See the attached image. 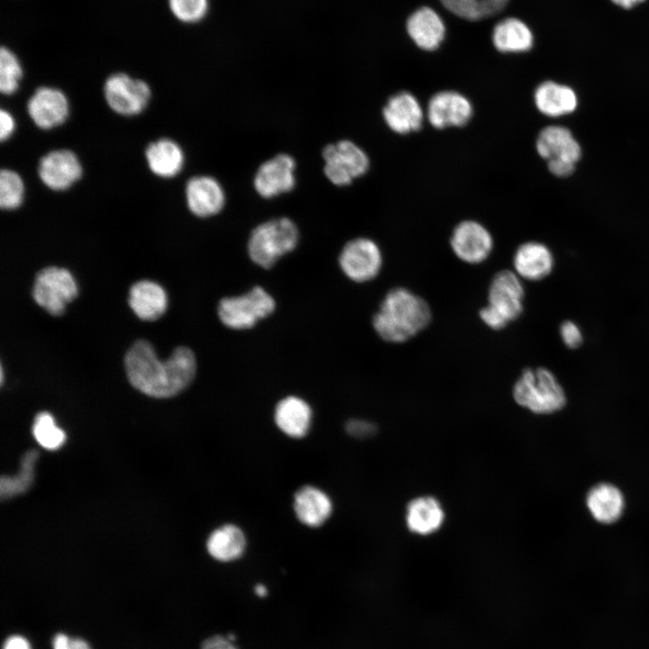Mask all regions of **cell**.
I'll return each instance as SVG.
<instances>
[{"label":"cell","mask_w":649,"mask_h":649,"mask_svg":"<svg viewBox=\"0 0 649 649\" xmlns=\"http://www.w3.org/2000/svg\"><path fill=\"white\" fill-rule=\"evenodd\" d=\"M82 166L77 155L69 150H55L41 158L38 176L50 189L63 191L69 188L82 176Z\"/></svg>","instance_id":"obj_14"},{"label":"cell","mask_w":649,"mask_h":649,"mask_svg":"<svg viewBox=\"0 0 649 649\" xmlns=\"http://www.w3.org/2000/svg\"><path fill=\"white\" fill-rule=\"evenodd\" d=\"M472 114L471 101L453 90L435 93L429 99L426 108L427 120L436 129L462 127L469 123Z\"/></svg>","instance_id":"obj_13"},{"label":"cell","mask_w":649,"mask_h":649,"mask_svg":"<svg viewBox=\"0 0 649 649\" xmlns=\"http://www.w3.org/2000/svg\"><path fill=\"white\" fill-rule=\"evenodd\" d=\"M15 129V121L14 116L5 109L0 111V139L2 142L7 141L14 133Z\"/></svg>","instance_id":"obj_39"},{"label":"cell","mask_w":649,"mask_h":649,"mask_svg":"<svg viewBox=\"0 0 649 649\" xmlns=\"http://www.w3.org/2000/svg\"><path fill=\"white\" fill-rule=\"evenodd\" d=\"M382 115L391 131L398 134H407L420 130L425 114L419 101L412 93L401 91L388 98L382 109Z\"/></svg>","instance_id":"obj_17"},{"label":"cell","mask_w":649,"mask_h":649,"mask_svg":"<svg viewBox=\"0 0 649 649\" xmlns=\"http://www.w3.org/2000/svg\"><path fill=\"white\" fill-rule=\"evenodd\" d=\"M124 365L130 383L154 398L178 394L191 383L197 370L196 357L189 348L179 346L166 361H160L145 340L137 341L129 349Z\"/></svg>","instance_id":"obj_1"},{"label":"cell","mask_w":649,"mask_h":649,"mask_svg":"<svg viewBox=\"0 0 649 649\" xmlns=\"http://www.w3.org/2000/svg\"><path fill=\"white\" fill-rule=\"evenodd\" d=\"M78 296V286L71 273L62 268L48 267L35 278L32 297L52 315H60L65 306Z\"/></svg>","instance_id":"obj_9"},{"label":"cell","mask_w":649,"mask_h":649,"mask_svg":"<svg viewBox=\"0 0 649 649\" xmlns=\"http://www.w3.org/2000/svg\"><path fill=\"white\" fill-rule=\"evenodd\" d=\"M254 591H255L256 595L259 596L260 598L265 597L268 593L267 588L262 584L256 585L254 588Z\"/></svg>","instance_id":"obj_43"},{"label":"cell","mask_w":649,"mask_h":649,"mask_svg":"<svg viewBox=\"0 0 649 649\" xmlns=\"http://www.w3.org/2000/svg\"><path fill=\"white\" fill-rule=\"evenodd\" d=\"M167 295L157 283L141 280L134 283L129 292V306L135 315L144 321L160 318L167 309Z\"/></svg>","instance_id":"obj_25"},{"label":"cell","mask_w":649,"mask_h":649,"mask_svg":"<svg viewBox=\"0 0 649 649\" xmlns=\"http://www.w3.org/2000/svg\"><path fill=\"white\" fill-rule=\"evenodd\" d=\"M298 242V230L293 221L280 217L256 226L248 240L251 260L263 269H270L282 256L292 251Z\"/></svg>","instance_id":"obj_5"},{"label":"cell","mask_w":649,"mask_h":649,"mask_svg":"<svg viewBox=\"0 0 649 649\" xmlns=\"http://www.w3.org/2000/svg\"><path fill=\"white\" fill-rule=\"evenodd\" d=\"M410 38L422 50H434L444 38L445 27L433 9L424 6L415 11L407 21Z\"/></svg>","instance_id":"obj_23"},{"label":"cell","mask_w":649,"mask_h":649,"mask_svg":"<svg viewBox=\"0 0 649 649\" xmlns=\"http://www.w3.org/2000/svg\"><path fill=\"white\" fill-rule=\"evenodd\" d=\"M493 245V237L489 231L474 220L459 223L450 237V246L453 253L469 264H479L486 261Z\"/></svg>","instance_id":"obj_12"},{"label":"cell","mask_w":649,"mask_h":649,"mask_svg":"<svg viewBox=\"0 0 649 649\" xmlns=\"http://www.w3.org/2000/svg\"><path fill=\"white\" fill-rule=\"evenodd\" d=\"M611 1L621 7L630 8L636 4L643 2L644 0H611Z\"/></svg>","instance_id":"obj_42"},{"label":"cell","mask_w":649,"mask_h":649,"mask_svg":"<svg viewBox=\"0 0 649 649\" xmlns=\"http://www.w3.org/2000/svg\"><path fill=\"white\" fill-rule=\"evenodd\" d=\"M383 263L382 253L371 239L358 237L349 241L339 255V265L351 280L358 283L375 279Z\"/></svg>","instance_id":"obj_11"},{"label":"cell","mask_w":649,"mask_h":649,"mask_svg":"<svg viewBox=\"0 0 649 649\" xmlns=\"http://www.w3.org/2000/svg\"><path fill=\"white\" fill-rule=\"evenodd\" d=\"M275 307L276 302L271 295L263 288L256 286L245 294L222 298L217 314L224 325L234 330H244L271 315Z\"/></svg>","instance_id":"obj_6"},{"label":"cell","mask_w":649,"mask_h":649,"mask_svg":"<svg viewBox=\"0 0 649 649\" xmlns=\"http://www.w3.org/2000/svg\"><path fill=\"white\" fill-rule=\"evenodd\" d=\"M24 196V185L14 170L3 169L0 173V206L5 210L18 208Z\"/></svg>","instance_id":"obj_34"},{"label":"cell","mask_w":649,"mask_h":649,"mask_svg":"<svg viewBox=\"0 0 649 649\" xmlns=\"http://www.w3.org/2000/svg\"><path fill=\"white\" fill-rule=\"evenodd\" d=\"M536 108L544 115L557 117L573 112L578 105L576 93L570 87L544 81L535 90Z\"/></svg>","instance_id":"obj_26"},{"label":"cell","mask_w":649,"mask_h":649,"mask_svg":"<svg viewBox=\"0 0 649 649\" xmlns=\"http://www.w3.org/2000/svg\"><path fill=\"white\" fill-rule=\"evenodd\" d=\"M103 90L109 107L124 116L141 114L151 96V87L144 80L133 78L123 72L110 75L104 83Z\"/></svg>","instance_id":"obj_10"},{"label":"cell","mask_w":649,"mask_h":649,"mask_svg":"<svg viewBox=\"0 0 649 649\" xmlns=\"http://www.w3.org/2000/svg\"><path fill=\"white\" fill-rule=\"evenodd\" d=\"M23 69L18 57L8 47L0 50V90L4 95H12L19 87Z\"/></svg>","instance_id":"obj_33"},{"label":"cell","mask_w":649,"mask_h":649,"mask_svg":"<svg viewBox=\"0 0 649 649\" xmlns=\"http://www.w3.org/2000/svg\"><path fill=\"white\" fill-rule=\"evenodd\" d=\"M512 395L517 405L538 415L557 412L566 404L562 386L544 367L524 369L513 385Z\"/></svg>","instance_id":"obj_4"},{"label":"cell","mask_w":649,"mask_h":649,"mask_svg":"<svg viewBox=\"0 0 649 649\" xmlns=\"http://www.w3.org/2000/svg\"><path fill=\"white\" fill-rule=\"evenodd\" d=\"M293 507L297 519L310 527L322 526L333 511L330 498L320 489L310 485L297 491Z\"/></svg>","instance_id":"obj_22"},{"label":"cell","mask_w":649,"mask_h":649,"mask_svg":"<svg viewBox=\"0 0 649 649\" xmlns=\"http://www.w3.org/2000/svg\"><path fill=\"white\" fill-rule=\"evenodd\" d=\"M168 5L174 17L185 23L201 21L209 7L208 0H168Z\"/></svg>","instance_id":"obj_35"},{"label":"cell","mask_w":649,"mask_h":649,"mask_svg":"<svg viewBox=\"0 0 649 649\" xmlns=\"http://www.w3.org/2000/svg\"><path fill=\"white\" fill-rule=\"evenodd\" d=\"M441 2L452 14L471 21L492 16L505 8L502 0H441Z\"/></svg>","instance_id":"obj_30"},{"label":"cell","mask_w":649,"mask_h":649,"mask_svg":"<svg viewBox=\"0 0 649 649\" xmlns=\"http://www.w3.org/2000/svg\"><path fill=\"white\" fill-rule=\"evenodd\" d=\"M185 196L188 209L198 217L217 215L225 202L221 184L210 176H196L188 179Z\"/></svg>","instance_id":"obj_18"},{"label":"cell","mask_w":649,"mask_h":649,"mask_svg":"<svg viewBox=\"0 0 649 649\" xmlns=\"http://www.w3.org/2000/svg\"><path fill=\"white\" fill-rule=\"evenodd\" d=\"M246 538L243 532L232 524L224 525L211 533L206 542L209 554L219 562H232L244 553Z\"/></svg>","instance_id":"obj_28"},{"label":"cell","mask_w":649,"mask_h":649,"mask_svg":"<svg viewBox=\"0 0 649 649\" xmlns=\"http://www.w3.org/2000/svg\"><path fill=\"white\" fill-rule=\"evenodd\" d=\"M53 649H90V647L80 638H69L64 634H58L53 639Z\"/></svg>","instance_id":"obj_38"},{"label":"cell","mask_w":649,"mask_h":649,"mask_svg":"<svg viewBox=\"0 0 649 649\" xmlns=\"http://www.w3.org/2000/svg\"><path fill=\"white\" fill-rule=\"evenodd\" d=\"M346 433L356 439H367L377 433V426L365 419H350L345 424Z\"/></svg>","instance_id":"obj_36"},{"label":"cell","mask_w":649,"mask_h":649,"mask_svg":"<svg viewBox=\"0 0 649 649\" xmlns=\"http://www.w3.org/2000/svg\"><path fill=\"white\" fill-rule=\"evenodd\" d=\"M145 158L150 170L163 178H170L178 175L185 161L181 147L169 138H161L151 142L145 149Z\"/></svg>","instance_id":"obj_24"},{"label":"cell","mask_w":649,"mask_h":649,"mask_svg":"<svg viewBox=\"0 0 649 649\" xmlns=\"http://www.w3.org/2000/svg\"><path fill=\"white\" fill-rule=\"evenodd\" d=\"M492 41L496 49L501 52H522L532 48L534 38L525 23L511 17L496 24Z\"/></svg>","instance_id":"obj_29"},{"label":"cell","mask_w":649,"mask_h":649,"mask_svg":"<svg viewBox=\"0 0 649 649\" xmlns=\"http://www.w3.org/2000/svg\"><path fill=\"white\" fill-rule=\"evenodd\" d=\"M201 649H238L232 640L222 635H215L204 641Z\"/></svg>","instance_id":"obj_40"},{"label":"cell","mask_w":649,"mask_h":649,"mask_svg":"<svg viewBox=\"0 0 649 649\" xmlns=\"http://www.w3.org/2000/svg\"><path fill=\"white\" fill-rule=\"evenodd\" d=\"M535 148L547 161L549 170L555 176L571 174L580 160L581 150L571 131L565 127L550 125L539 133Z\"/></svg>","instance_id":"obj_7"},{"label":"cell","mask_w":649,"mask_h":649,"mask_svg":"<svg viewBox=\"0 0 649 649\" xmlns=\"http://www.w3.org/2000/svg\"><path fill=\"white\" fill-rule=\"evenodd\" d=\"M560 335L565 344L570 349L578 348L583 341L581 330L574 322L566 320L560 325Z\"/></svg>","instance_id":"obj_37"},{"label":"cell","mask_w":649,"mask_h":649,"mask_svg":"<svg viewBox=\"0 0 649 649\" xmlns=\"http://www.w3.org/2000/svg\"><path fill=\"white\" fill-rule=\"evenodd\" d=\"M274 420L281 432L292 438L304 437L310 429L312 409L297 396H288L276 406Z\"/></svg>","instance_id":"obj_21"},{"label":"cell","mask_w":649,"mask_h":649,"mask_svg":"<svg viewBox=\"0 0 649 649\" xmlns=\"http://www.w3.org/2000/svg\"><path fill=\"white\" fill-rule=\"evenodd\" d=\"M515 272L529 281H539L552 272L554 259L550 249L538 242L520 244L513 256Z\"/></svg>","instance_id":"obj_19"},{"label":"cell","mask_w":649,"mask_h":649,"mask_svg":"<svg viewBox=\"0 0 649 649\" xmlns=\"http://www.w3.org/2000/svg\"><path fill=\"white\" fill-rule=\"evenodd\" d=\"M38 459L37 451L27 452L21 462V470L15 477H2L0 492L2 498H10L25 492L34 477V465Z\"/></svg>","instance_id":"obj_31"},{"label":"cell","mask_w":649,"mask_h":649,"mask_svg":"<svg viewBox=\"0 0 649 649\" xmlns=\"http://www.w3.org/2000/svg\"><path fill=\"white\" fill-rule=\"evenodd\" d=\"M3 649H31L29 642L21 635H12L6 639Z\"/></svg>","instance_id":"obj_41"},{"label":"cell","mask_w":649,"mask_h":649,"mask_svg":"<svg viewBox=\"0 0 649 649\" xmlns=\"http://www.w3.org/2000/svg\"><path fill=\"white\" fill-rule=\"evenodd\" d=\"M296 162L287 153L278 154L263 162L257 169L253 186L264 198H271L294 188Z\"/></svg>","instance_id":"obj_15"},{"label":"cell","mask_w":649,"mask_h":649,"mask_svg":"<svg viewBox=\"0 0 649 649\" xmlns=\"http://www.w3.org/2000/svg\"><path fill=\"white\" fill-rule=\"evenodd\" d=\"M586 503L592 516L603 524L617 521L624 508L621 491L608 483H600L593 487L587 495Z\"/></svg>","instance_id":"obj_27"},{"label":"cell","mask_w":649,"mask_h":649,"mask_svg":"<svg viewBox=\"0 0 649 649\" xmlns=\"http://www.w3.org/2000/svg\"><path fill=\"white\" fill-rule=\"evenodd\" d=\"M524 297L520 277L515 271L501 270L489 282L488 305L479 310V316L490 329L502 330L522 315Z\"/></svg>","instance_id":"obj_3"},{"label":"cell","mask_w":649,"mask_h":649,"mask_svg":"<svg viewBox=\"0 0 649 649\" xmlns=\"http://www.w3.org/2000/svg\"><path fill=\"white\" fill-rule=\"evenodd\" d=\"M32 434L41 446L47 450H57L63 445L66 434L48 412L39 413L32 425Z\"/></svg>","instance_id":"obj_32"},{"label":"cell","mask_w":649,"mask_h":649,"mask_svg":"<svg viewBox=\"0 0 649 649\" xmlns=\"http://www.w3.org/2000/svg\"><path fill=\"white\" fill-rule=\"evenodd\" d=\"M445 518L444 510L437 498L421 496L412 499L406 508V525L410 532L428 535L437 532Z\"/></svg>","instance_id":"obj_20"},{"label":"cell","mask_w":649,"mask_h":649,"mask_svg":"<svg viewBox=\"0 0 649 649\" xmlns=\"http://www.w3.org/2000/svg\"><path fill=\"white\" fill-rule=\"evenodd\" d=\"M322 155L324 175L339 187L350 185L353 179L364 175L370 166L366 152L349 140L326 145Z\"/></svg>","instance_id":"obj_8"},{"label":"cell","mask_w":649,"mask_h":649,"mask_svg":"<svg viewBox=\"0 0 649 649\" xmlns=\"http://www.w3.org/2000/svg\"><path fill=\"white\" fill-rule=\"evenodd\" d=\"M27 112L34 124L42 130H50L62 124L69 114L66 95L59 89L40 87L27 102Z\"/></svg>","instance_id":"obj_16"},{"label":"cell","mask_w":649,"mask_h":649,"mask_svg":"<svg viewBox=\"0 0 649 649\" xmlns=\"http://www.w3.org/2000/svg\"><path fill=\"white\" fill-rule=\"evenodd\" d=\"M432 310L425 298L404 287L389 289L372 316V326L385 342L403 343L425 329Z\"/></svg>","instance_id":"obj_2"}]
</instances>
